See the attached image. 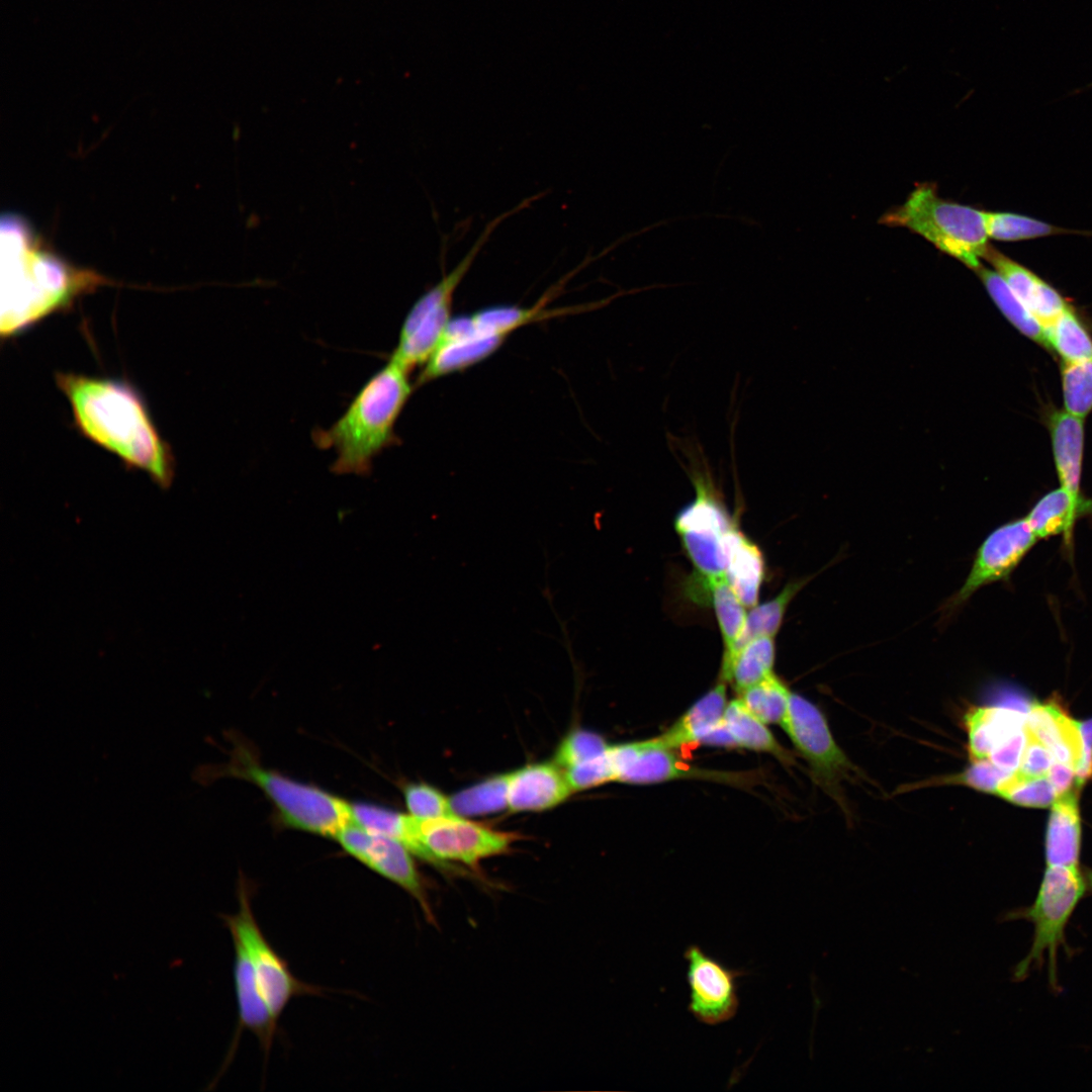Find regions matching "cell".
Returning <instances> with one entry per match:
<instances>
[{"instance_id": "38", "label": "cell", "mask_w": 1092, "mask_h": 1092, "mask_svg": "<svg viewBox=\"0 0 1092 1092\" xmlns=\"http://www.w3.org/2000/svg\"><path fill=\"white\" fill-rule=\"evenodd\" d=\"M611 746L598 733L585 729H574L559 743L553 761L565 769L575 763L607 753Z\"/></svg>"}, {"instance_id": "26", "label": "cell", "mask_w": 1092, "mask_h": 1092, "mask_svg": "<svg viewBox=\"0 0 1092 1092\" xmlns=\"http://www.w3.org/2000/svg\"><path fill=\"white\" fill-rule=\"evenodd\" d=\"M1080 509L1070 494L1059 487L1043 495L1025 519L1038 540L1063 533L1069 544Z\"/></svg>"}, {"instance_id": "27", "label": "cell", "mask_w": 1092, "mask_h": 1092, "mask_svg": "<svg viewBox=\"0 0 1092 1092\" xmlns=\"http://www.w3.org/2000/svg\"><path fill=\"white\" fill-rule=\"evenodd\" d=\"M808 579L789 582L774 599L755 605L746 615L742 632L735 644L732 656L726 667L720 670V679L724 680L734 655L750 640L760 637H775L781 628L786 610Z\"/></svg>"}, {"instance_id": "35", "label": "cell", "mask_w": 1092, "mask_h": 1092, "mask_svg": "<svg viewBox=\"0 0 1092 1092\" xmlns=\"http://www.w3.org/2000/svg\"><path fill=\"white\" fill-rule=\"evenodd\" d=\"M997 795L1010 803L1030 808L1049 807L1057 798L1048 776L1027 777L1018 771L1002 783Z\"/></svg>"}, {"instance_id": "42", "label": "cell", "mask_w": 1092, "mask_h": 1092, "mask_svg": "<svg viewBox=\"0 0 1092 1092\" xmlns=\"http://www.w3.org/2000/svg\"><path fill=\"white\" fill-rule=\"evenodd\" d=\"M1025 745L1017 770L1027 777L1046 776L1054 757L1043 742L1024 725Z\"/></svg>"}, {"instance_id": "2", "label": "cell", "mask_w": 1092, "mask_h": 1092, "mask_svg": "<svg viewBox=\"0 0 1092 1092\" xmlns=\"http://www.w3.org/2000/svg\"><path fill=\"white\" fill-rule=\"evenodd\" d=\"M0 333L17 336L68 307L104 278L67 266L38 244L16 219H3Z\"/></svg>"}, {"instance_id": "36", "label": "cell", "mask_w": 1092, "mask_h": 1092, "mask_svg": "<svg viewBox=\"0 0 1092 1092\" xmlns=\"http://www.w3.org/2000/svg\"><path fill=\"white\" fill-rule=\"evenodd\" d=\"M986 222L989 238L1005 242L1036 239L1061 232L1046 222L1010 212H986Z\"/></svg>"}, {"instance_id": "19", "label": "cell", "mask_w": 1092, "mask_h": 1092, "mask_svg": "<svg viewBox=\"0 0 1092 1092\" xmlns=\"http://www.w3.org/2000/svg\"><path fill=\"white\" fill-rule=\"evenodd\" d=\"M1025 726L1049 748L1054 760L1066 763L1075 771L1083 760V740L1079 722L1073 720L1054 701L1030 705Z\"/></svg>"}, {"instance_id": "23", "label": "cell", "mask_w": 1092, "mask_h": 1092, "mask_svg": "<svg viewBox=\"0 0 1092 1092\" xmlns=\"http://www.w3.org/2000/svg\"><path fill=\"white\" fill-rule=\"evenodd\" d=\"M1080 788L1075 787L1058 796L1053 803L1044 844L1046 866L1078 867L1081 843Z\"/></svg>"}, {"instance_id": "6", "label": "cell", "mask_w": 1092, "mask_h": 1092, "mask_svg": "<svg viewBox=\"0 0 1092 1092\" xmlns=\"http://www.w3.org/2000/svg\"><path fill=\"white\" fill-rule=\"evenodd\" d=\"M1086 889L1078 867L1048 866L1032 904L1004 914L1003 921L1023 919L1033 925L1030 948L1013 969L1014 981L1025 980L1048 963L1050 985L1059 990L1058 952L1067 947L1065 931Z\"/></svg>"}, {"instance_id": "25", "label": "cell", "mask_w": 1092, "mask_h": 1092, "mask_svg": "<svg viewBox=\"0 0 1092 1092\" xmlns=\"http://www.w3.org/2000/svg\"><path fill=\"white\" fill-rule=\"evenodd\" d=\"M724 726L735 747L770 754L785 763H791L790 753L776 739L767 724L758 719L739 697L728 702Z\"/></svg>"}, {"instance_id": "45", "label": "cell", "mask_w": 1092, "mask_h": 1092, "mask_svg": "<svg viewBox=\"0 0 1092 1092\" xmlns=\"http://www.w3.org/2000/svg\"><path fill=\"white\" fill-rule=\"evenodd\" d=\"M1082 740H1083V760L1079 769L1076 771L1077 781L1080 786L1092 778V719L1079 722Z\"/></svg>"}, {"instance_id": "40", "label": "cell", "mask_w": 1092, "mask_h": 1092, "mask_svg": "<svg viewBox=\"0 0 1092 1092\" xmlns=\"http://www.w3.org/2000/svg\"><path fill=\"white\" fill-rule=\"evenodd\" d=\"M989 759L971 761L963 771L939 779L940 784L963 785L982 793L997 795L1002 783L1012 775Z\"/></svg>"}, {"instance_id": "44", "label": "cell", "mask_w": 1092, "mask_h": 1092, "mask_svg": "<svg viewBox=\"0 0 1092 1092\" xmlns=\"http://www.w3.org/2000/svg\"><path fill=\"white\" fill-rule=\"evenodd\" d=\"M1046 776L1055 789L1057 797L1075 787H1082L1077 781L1075 769L1063 762L1054 761Z\"/></svg>"}, {"instance_id": "32", "label": "cell", "mask_w": 1092, "mask_h": 1092, "mask_svg": "<svg viewBox=\"0 0 1092 1092\" xmlns=\"http://www.w3.org/2000/svg\"><path fill=\"white\" fill-rule=\"evenodd\" d=\"M975 271L997 307L1011 325L1025 337L1046 347L1044 329L1025 308L1000 274L985 268L983 264Z\"/></svg>"}, {"instance_id": "20", "label": "cell", "mask_w": 1092, "mask_h": 1092, "mask_svg": "<svg viewBox=\"0 0 1092 1092\" xmlns=\"http://www.w3.org/2000/svg\"><path fill=\"white\" fill-rule=\"evenodd\" d=\"M726 684L719 679L670 727L655 737L658 743L673 750L705 744L712 733L723 724L729 702Z\"/></svg>"}, {"instance_id": "11", "label": "cell", "mask_w": 1092, "mask_h": 1092, "mask_svg": "<svg viewBox=\"0 0 1092 1092\" xmlns=\"http://www.w3.org/2000/svg\"><path fill=\"white\" fill-rule=\"evenodd\" d=\"M781 728L806 759L817 785L840 802V783L855 770L834 740L823 713L803 696L792 693Z\"/></svg>"}, {"instance_id": "33", "label": "cell", "mask_w": 1092, "mask_h": 1092, "mask_svg": "<svg viewBox=\"0 0 1092 1092\" xmlns=\"http://www.w3.org/2000/svg\"><path fill=\"white\" fill-rule=\"evenodd\" d=\"M1044 337L1046 347L1061 357L1063 364L1092 359V338L1070 306L1044 328Z\"/></svg>"}, {"instance_id": "16", "label": "cell", "mask_w": 1092, "mask_h": 1092, "mask_svg": "<svg viewBox=\"0 0 1092 1092\" xmlns=\"http://www.w3.org/2000/svg\"><path fill=\"white\" fill-rule=\"evenodd\" d=\"M232 941L235 952L234 984L238 1006V1023L228 1056L218 1074L219 1076L209 1084V1088H212L232 1062L239 1038L244 1030L250 1031L257 1037L265 1059L270 1053L277 1030L278 1022L272 1016L261 994L246 949L238 940L232 939Z\"/></svg>"}, {"instance_id": "15", "label": "cell", "mask_w": 1092, "mask_h": 1092, "mask_svg": "<svg viewBox=\"0 0 1092 1092\" xmlns=\"http://www.w3.org/2000/svg\"><path fill=\"white\" fill-rule=\"evenodd\" d=\"M1038 541L1025 517L1006 523L983 541L963 586L947 601L945 611H953L979 588L1009 576Z\"/></svg>"}, {"instance_id": "28", "label": "cell", "mask_w": 1092, "mask_h": 1092, "mask_svg": "<svg viewBox=\"0 0 1092 1092\" xmlns=\"http://www.w3.org/2000/svg\"><path fill=\"white\" fill-rule=\"evenodd\" d=\"M701 578L704 581L706 590L709 593L710 602L714 609L723 639L724 654L721 664L722 669L726 667L732 656L735 644L742 632L747 614L745 612V606L737 598L724 576L711 578L701 576Z\"/></svg>"}, {"instance_id": "3", "label": "cell", "mask_w": 1092, "mask_h": 1092, "mask_svg": "<svg viewBox=\"0 0 1092 1092\" xmlns=\"http://www.w3.org/2000/svg\"><path fill=\"white\" fill-rule=\"evenodd\" d=\"M408 373L389 360L365 382L339 420L315 432V444L336 453L334 473L366 475L373 459L395 443L394 427L413 390Z\"/></svg>"}, {"instance_id": "5", "label": "cell", "mask_w": 1092, "mask_h": 1092, "mask_svg": "<svg viewBox=\"0 0 1092 1092\" xmlns=\"http://www.w3.org/2000/svg\"><path fill=\"white\" fill-rule=\"evenodd\" d=\"M880 221L907 228L974 271L990 247L986 211L941 198L933 183L918 184L902 205L886 212Z\"/></svg>"}, {"instance_id": "46", "label": "cell", "mask_w": 1092, "mask_h": 1092, "mask_svg": "<svg viewBox=\"0 0 1092 1092\" xmlns=\"http://www.w3.org/2000/svg\"><path fill=\"white\" fill-rule=\"evenodd\" d=\"M1084 877H1085V880H1086L1087 887H1089L1090 890L1092 891V870H1087Z\"/></svg>"}, {"instance_id": "24", "label": "cell", "mask_w": 1092, "mask_h": 1092, "mask_svg": "<svg viewBox=\"0 0 1092 1092\" xmlns=\"http://www.w3.org/2000/svg\"><path fill=\"white\" fill-rule=\"evenodd\" d=\"M726 567L724 578L740 602L748 608L757 605L764 576V560L759 548L737 528L725 539Z\"/></svg>"}, {"instance_id": "4", "label": "cell", "mask_w": 1092, "mask_h": 1092, "mask_svg": "<svg viewBox=\"0 0 1092 1092\" xmlns=\"http://www.w3.org/2000/svg\"><path fill=\"white\" fill-rule=\"evenodd\" d=\"M211 770L213 772L207 776L233 777L257 786L273 804L279 820L286 827L335 838L351 823L349 802L263 766L245 743L236 742L229 761Z\"/></svg>"}, {"instance_id": "34", "label": "cell", "mask_w": 1092, "mask_h": 1092, "mask_svg": "<svg viewBox=\"0 0 1092 1092\" xmlns=\"http://www.w3.org/2000/svg\"><path fill=\"white\" fill-rule=\"evenodd\" d=\"M791 696L792 692L774 672L738 694L758 719L780 727L787 717Z\"/></svg>"}, {"instance_id": "18", "label": "cell", "mask_w": 1092, "mask_h": 1092, "mask_svg": "<svg viewBox=\"0 0 1092 1092\" xmlns=\"http://www.w3.org/2000/svg\"><path fill=\"white\" fill-rule=\"evenodd\" d=\"M984 259L994 266L995 271L1043 329L1069 306L1050 284L992 247H989Z\"/></svg>"}, {"instance_id": "43", "label": "cell", "mask_w": 1092, "mask_h": 1092, "mask_svg": "<svg viewBox=\"0 0 1092 1092\" xmlns=\"http://www.w3.org/2000/svg\"><path fill=\"white\" fill-rule=\"evenodd\" d=\"M1025 745L1024 727L1009 739L998 745L990 754L991 760L1003 770L1014 772L1017 770Z\"/></svg>"}, {"instance_id": "21", "label": "cell", "mask_w": 1092, "mask_h": 1092, "mask_svg": "<svg viewBox=\"0 0 1092 1092\" xmlns=\"http://www.w3.org/2000/svg\"><path fill=\"white\" fill-rule=\"evenodd\" d=\"M1052 449L1060 487L1065 489L1079 507L1083 502L1080 481L1084 452V418L1065 410L1056 411L1049 419Z\"/></svg>"}, {"instance_id": "41", "label": "cell", "mask_w": 1092, "mask_h": 1092, "mask_svg": "<svg viewBox=\"0 0 1092 1092\" xmlns=\"http://www.w3.org/2000/svg\"><path fill=\"white\" fill-rule=\"evenodd\" d=\"M563 770L573 793L616 782L611 748L603 755L575 763Z\"/></svg>"}, {"instance_id": "17", "label": "cell", "mask_w": 1092, "mask_h": 1092, "mask_svg": "<svg viewBox=\"0 0 1092 1092\" xmlns=\"http://www.w3.org/2000/svg\"><path fill=\"white\" fill-rule=\"evenodd\" d=\"M572 793L565 771L556 762L527 764L510 772L508 810L545 811L560 805Z\"/></svg>"}, {"instance_id": "14", "label": "cell", "mask_w": 1092, "mask_h": 1092, "mask_svg": "<svg viewBox=\"0 0 1092 1092\" xmlns=\"http://www.w3.org/2000/svg\"><path fill=\"white\" fill-rule=\"evenodd\" d=\"M684 958L690 988L689 1011L707 1025L732 1019L739 1006L737 980L744 972L724 966L697 944L689 945Z\"/></svg>"}, {"instance_id": "31", "label": "cell", "mask_w": 1092, "mask_h": 1092, "mask_svg": "<svg viewBox=\"0 0 1092 1092\" xmlns=\"http://www.w3.org/2000/svg\"><path fill=\"white\" fill-rule=\"evenodd\" d=\"M510 772L488 777L449 797L452 812L463 817L489 815L508 809Z\"/></svg>"}, {"instance_id": "1", "label": "cell", "mask_w": 1092, "mask_h": 1092, "mask_svg": "<svg viewBox=\"0 0 1092 1092\" xmlns=\"http://www.w3.org/2000/svg\"><path fill=\"white\" fill-rule=\"evenodd\" d=\"M56 382L69 400L75 426L84 437L128 467L147 472L160 486L171 484V449L135 387L121 379L74 373H57Z\"/></svg>"}, {"instance_id": "39", "label": "cell", "mask_w": 1092, "mask_h": 1092, "mask_svg": "<svg viewBox=\"0 0 1092 1092\" xmlns=\"http://www.w3.org/2000/svg\"><path fill=\"white\" fill-rule=\"evenodd\" d=\"M408 814L418 820H430L454 814L449 797L432 785L410 783L402 790Z\"/></svg>"}, {"instance_id": "10", "label": "cell", "mask_w": 1092, "mask_h": 1092, "mask_svg": "<svg viewBox=\"0 0 1092 1092\" xmlns=\"http://www.w3.org/2000/svg\"><path fill=\"white\" fill-rule=\"evenodd\" d=\"M692 479L696 497L678 512L674 527L696 569L718 573L725 565V538L736 527L710 478L694 470Z\"/></svg>"}, {"instance_id": "9", "label": "cell", "mask_w": 1092, "mask_h": 1092, "mask_svg": "<svg viewBox=\"0 0 1092 1092\" xmlns=\"http://www.w3.org/2000/svg\"><path fill=\"white\" fill-rule=\"evenodd\" d=\"M415 833L419 858L443 870H452L451 861L475 868L485 858L509 851L518 838L456 814L430 820L415 818Z\"/></svg>"}, {"instance_id": "37", "label": "cell", "mask_w": 1092, "mask_h": 1092, "mask_svg": "<svg viewBox=\"0 0 1092 1092\" xmlns=\"http://www.w3.org/2000/svg\"><path fill=\"white\" fill-rule=\"evenodd\" d=\"M1062 389L1064 410L1081 418L1092 412V359L1063 364Z\"/></svg>"}, {"instance_id": "7", "label": "cell", "mask_w": 1092, "mask_h": 1092, "mask_svg": "<svg viewBox=\"0 0 1092 1092\" xmlns=\"http://www.w3.org/2000/svg\"><path fill=\"white\" fill-rule=\"evenodd\" d=\"M527 205V201H522L516 207L490 220L459 263L415 302L400 329L397 345L390 357L391 361L407 372L428 362L443 340L452 320L454 293L481 249L506 218Z\"/></svg>"}, {"instance_id": "12", "label": "cell", "mask_w": 1092, "mask_h": 1092, "mask_svg": "<svg viewBox=\"0 0 1092 1092\" xmlns=\"http://www.w3.org/2000/svg\"><path fill=\"white\" fill-rule=\"evenodd\" d=\"M654 738L612 745L611 758L616 782L651 785L675 780H702L734 786L751 785L749 772L725 771L693 766Z\"/></svg>"}, {"instance_id": "22", "label": "cell", "mask_w": 1092, "mask_h": 1092, "mask_svg": "<svg viewBox=\"0 0 1092 1092\" xmlns=\"http://www.w3.org/2000/svg\"><path fill=\"white\" fill-rule=\"evenodd\" d=\"M1026 716L1008 704L970 708L964 718L970 760L988 759L998 745L1023 729Z\"/></svg>"}, {"instance_id": "30", "label": "cell", "mask_w": 1092, "mask_h": 1092, "mask_svg": "<svg viewBox=\"0 0 1092 1092\" xmlns=\"http://www.w3.org/2000/svg\"><path fill=\"white\" fill-rule=\"evenodd\" d=\"M775 659L774 637H756L734 655L724 681L739 694L772 673Z\"/></svg>"}, {"instance_id": "13", "label": "cell", "mask_w": 1092, "mask_h": 1092, "mask_svg": "<svg viewBox=\"0 0 1092 1092\" xmlns=\"http://www.w3.org/2000/svg\"><path fill=\"white\" fill-rule=\"evenodd\" d=\"M335 839L349 855L366 868L397 885L419 904L426 920L436 925L430 896L413 853L400 841L372 834L349 823Z\"/></svg>"}, {"instance_id": "29", "label": "cell", "mask_w": 1092, "mask_h": 1092, "mask_svg": "<svg viewBox=\"0 0 1092 1092\" xmlns=\"http://www.w3.org/2000/svg\"><path fill=\"white\" fill-rule=\"evenodd\" d=\"M349 809L352 824L372 834L396 839L414 854L417 848L415 820L410 814L364 802L350 803Z\"/></svg>"}, {"instance_id": "8", "label": "cell", "mask_w": 1092, "mask_h": 1092, "mask_svg": "<svg viewBox=\"0 0 1092 1092\" xmlns=\"http://www.w3.org/2000/svg\"><path fill=\"white\" fill-rule=\"evenodd\" d=\"M237 898L238 911L220 914L219 917L232 939L241 942L246 949L261 994L278 1022L292 999L303 995H318L324 991L296 978L286 961L266 938L253 912L250 887L242 875L238 882Z\"/></svg>"}]
</instances>
